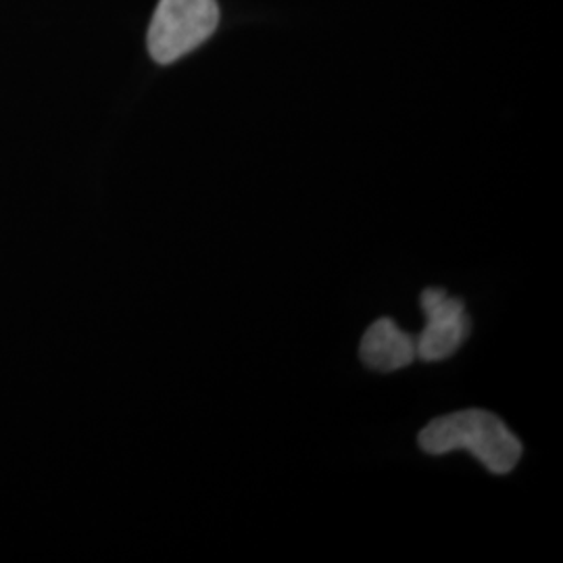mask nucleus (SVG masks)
Here are the masks:
<instances>
[{
  "label": "nucleus",
  "mask_w": 563,
  "mask_h": 563,
  "mask_svg": "<svg viewBox=\"0 0 563 563\" xmlns=\"http://www.w3.org/2000/svg\"><path fill=\"white\" fill-rule=\"evenodd\" d=\"M420 446L430 455L467 449L493 474H509L522 457L518 437L501 418L484 409H465L432 420L420 432Z\"/></svg>",
  "instance_id": "f257e3e1"
},
{
  "label": "nucleus",
  "mask_w": 563,
  "mask_h": 563,
  "mask_svg": "<svg viewBox=\"0 0 563 563\" xmlns=\"http://www.w3.org/2000/svg\"><path fill=\"white\" fill-rule=\"evenodd\" d=\"M220 23L216 0H159L148 27L151 57L167 65L211 38Z\"/></svg>",
  "instance_id": "f03ea898"
},
{
  "label": "nucleus",
  "mask_w": 563,
  "mask_h": 563,
  "mask_svg": "<svg viewBox=\"0 0 563 563\" xmlns=\"http://www.w3.org/2000/svg\"><path fill=\"white\" fill-rule=\"evenodd\" d=\"M422 311L426 313V328L420 336H416V351L422 362H443L455 355L462 346L472 322L465 313L462 299L449 297L443 288L423 290Z\"/></svg>",
  "instance_id": "7ed1b4c3"
},
{
  "label": "nucleus",
  "mask_w": 563,
  "mask_h": 563,
  "mask_svg": "<svg viewBox=\"0 0 563 563\" xmlns=\"http://www.w3.org/2000/svg\"><path fill=\"white\" fill-rule=\"evenodd\" d=\"M360 355L369 369L397 372L418 357L416 336L402 332L393 320L383 318L365 330Z\"/></svg>",
  "instance_id": "20e7f679"
}]
</instances>
